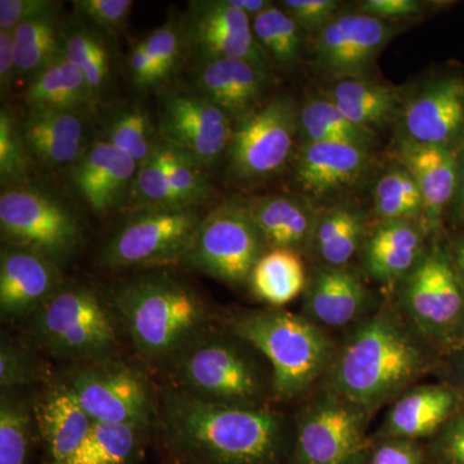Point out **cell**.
Masks as SVG:
<instances>
[{
	"mask_svg": "<svg viewBox=\"0 0 464 464\" xmlns=\"http://www.w3.org/2000/svg\"><path fill=\"white\" fill-rule=\"evenodd\" d=\"M440 353L398 307H384L357 323L334 351L325 390L371 414L411 389Z\"/></svg>",
	"mask_w": 464,
	"mask_h": 464,
	"instance_id": "obj_1",
	"label": "cell"
},
{
	"mask_svg": "<svg viewBox=\"0 0 464 464\" xmlns=\"http://www.w3.org/2000/svg\"><path fill=\"white\" fill-rule=\"evenodd\" d=\"M168 441L199 464H270L283 420L264 408L216 404L170 387L159 406Z\"/></svg>",
	"mask_w": 464,
	"mask_h": 464,
	"instance_id": "obj_2",
	"label": "cell"
},
{
	"mask_svg": "<svg viewBox=\"0 0 464 464\" xmlns=\"http://www.w3.org/2000/svg\"><path fill=\"white\" fill-rule=\"evenodd\" d=\"M119 319L148 360L176 359L207 334L209 311L197 292L166 274L136 277L114 293Z\"/></svg>",
	"mask_w": 464,
	"mask_h": 464,
	"instance_id": "obj_3",
	"label": "cell"
},
{
	"mask_svg": "<svg viewBox=\"0 0 464 464\" xmlns=\"http://www.w3.org/2000/svg\"><path fill=\"white\" fill-rule=\"evenodd\" d=\"M231 329L265 357L273 375L274 393L280 399L306 392L325 375L334 355L323 328L289 311H244L232 319Z\"/></svg>",
	"mask_w": 464,
	"mask_h": 464,
	"instance_id": "obj_4",
	"label": "cell"
},
{
	"mask_svg": "<svg viewBox=\"0 0 464 464\" xmlns=\"http://www.w3.org/2000/svg\"><path fill=\"white\" fill-rule=\"evenodd\" d=\"M246 347L240 338L203 335L173 360L174 387L216 404L261 408L273 375Z\"/></svg>",
	"mask_w": 464,
	"mask_h": 464,
	"instance_id": "obj_5",
	"label": "cell"
},
{
	"mask_svg": "<svg viewBox=\"0 0 464 464\" xmlns=\"http://www.w3.org/2000/svg\"><path fill=\"white\" fill-rule=\"evenodd\" d=\"M398 288L400 314L441 355L464 343V283L444 237L430 241Z\"/></svg>",
	"mask_w": 464,
	"mask_h": 464,
	"instance_id": "obj_6",
	"label": "cell"
},
{
	"mask_svg": "<svg viewBox=\"0 0 464 464\" xmlns=\"http://www.w3.org/2000/svg\"><path fill=\"white\" fill-rule=\"evenodd\" d=\"M36 340L52 355L81 364L112 359L118 348L114 314L94 290L63 286L33 319Z\"/></svg>",
	"mask_w": 464,
	"mask_h": 464,
	"instance_id": "obj_7",
	"label": "cell"
},
{
	"mask_svg": "<svg viewBox=\"0 0 464 464\" xmlns=\"http://www.w3.org/2000/svg\"><path fill=\"white\" fill-rule=\"evenodd\" d=\"M299 106L279 94L235 124L227 176L241 188L262 185L293 164L298 149Z\"/></svg>",
	"mask_w": 464,
	"mask_h": 464,
	"instance_id": "obj_8",
	"label": "cell"
},
{
	"mask_svg": "<svg viewBox=\"0 0 464 464\" xmlns=\"http://www.w3.org/2000/svg\"><path fill=\"white\" fill-rule=\"evenodd\" d=\"M264 235L250 215L248 199L230 197L201 219L182 264L228 285L249 282L267 252Z\"/></svg>",
	"mask_w": 464,
	"mask_h": 464,
	"instance_id": "obj_9",
	"label": "cell"
},
{
	"mask_svg": "<svg viewBox=\"0 0 464 464\" xmlns=\"http://www.w3.org/2000/svg\"><path fill=\"white\" fill-rule=\"evenodd\" d=\"M0 231L7 246L32 250L58 266L74 257L83 241L81 222L63 201L24 185L2 191Z\"/></svg>",
	"mask_w": 464,
	"mask_h": 464,
	"instance_id": "obj_10",
	"label": "cell"
},
{
	"mask_svg": "<svg viewBox=\"0 0 464 464\" xmlns=\"http://www.w3.org/2000/svg\"><path fill=\"white\" fill-rule=\"evenodd\" d=\"M203 217L198 208H136L103 246L101 261L114 270L182 262Z\"/></svg>",
	"mask_w": 464,
	"mask_h": 464,
	"instance_id": "obj_11",
	"label": "cell"
},
{
	"mask_svg": "<svg viewBox=\"0 0 464 464\" xmlns=\"http://www.w3.org/2000/svg\"><path fill=\"white\" fill-rule=\"evenodd\" d=\"M63 384L97 422L149 430L158 418L159 404L148 380L114 359L78 365Z\"/></svg>",
	"mask_w": 464,
	"mask_h": 464,
	"instance_id": "obj_12",
	"label": "cell"
},
{
	"mask_svg": "<svg viewBox=\"0 0 464 464\" xmlns=\"http://www.w3.org/2000/svg\"><path fill=\"white\" fill-rule=\"evenodd\" d=\"M404 24L389 23L357 11H343L315 34L313 66L329 82L371 78L384 48Z\"/></svg>",
	"mask_w": 464,
	"mask_h": 464,
	"instance_id": "obj_13",
	"label": "cell"
},
{
	"mask_svg": "<svg viewBox=\"0 0 464 464\" xmlns=\"http://www.w3.org/2000/svg\"><path fill=\"white\" fill-rule=\"evenodd\" d=\"M398 139L459 152L464 148V70H440L405 97Z\"/></svg>",
	"mask_w": 464,
	"mask_h": 464,
	"instance_id": "obj_14",
	"label": "cell"
},
{
	"mask_svg": "<svg viewBox=\"0 0 464 464\" xmlns=\"http://www.w3.org/2000/svg\"><path fill=\"white\" fill-rule=\"evenodd\" d=\"M368 415L325 390L298 420L299 464H356L365 449Z\"/></svg>",
	"mask_w": 464,
	"mask_h": 464,
	"instance_id": "obj_15",
	"label": "cell"
},
{
	"mask_svg": "<svg viewBox=\"0 0 464 464\" xmlns=\"http://www.w3.org/2000/svg\"><path fill=\"white\" fill-rule=\"evenodd\" d=\"M183 26L185 44L199 63L241 60L271 74L273 63L256 38L252 20L226 0L191 2Z\"/></svg>",
	"mask_w": 464,
	"mask_h": 464,
	"instance_id": "obj_16",
	"label": "cell"
},
{
	"mask_svg": "<svg viewBox=\"0 0 464 464\" xmlns=\"http://www.w3.org/2000/svg\"><path fill=\"white\" fill-rule=\"evenodd\" d=\"M234 121L199 94H169L160 115L161 141L185 152L204 169L227 157Z\"/></svg>",
	"mask_w": 464,
	"mask_h": 464,
	"instance_id": "obj_17",
	"label": "cell"
},
{
	"mask_svg": "<svg viewBox=\"0 0 464 464\" xmlns=\"http://www.w3.org/2000/svg\"><path fill=\"white\" fill-rule=\"evenodd\" d=\"M373 163V150L346 143L298 145L293 160L299 194L308 199H329L356 188Z\"/></svg>",
	"mask_w": 464,
	"mask_h": 464,
	"instance_id": "obj_18",
	"label": "cell"
},
{
	"mask_svg": "<svg viewBox=\"0 0 464 464\" xmlns=\"http://www.w3.org/2000/svg\"><path fill=\"white\" fill-rule=\"evenodd\" d=\"M393 158L413 174L423 199V227L430 240L444 237L458 188V154L451 150L396 139Z\"/></svg>",
	"mask_w": 464,
	"mask_h": 464,
	"instance_id": "obj_19",
	"label": "cell"
},
{
	"mask_svg": "<svg viewBox=\"0 0 464 464\" xmlns=\"http://www.w3.org/2000/svg\"><path fill=\"white\" fill-rule=\"evenodd\" d=\"M63 288L60 266L32 250L7 246L0 255V313L17 320L35 314Z\"/></svg>",
	"mask_w": 464,
	"mask_h": 464,
	"instance_id": "obj_20",
	"label": "cell"
},
{
	"mask_svg": "<svg viewBox=\"0 0 464 464\" xmlns=\"http://www.w3.org/2000/svg\"><path fill=\"white\" fill-rule=\"evenodd\" d=\"M372 295L355 270L316 265L304 289V316L320 328H343L368 310Z\"/></svg>",
	"mask_w": 464,
	"mask_h": 464,
	"instance_id": "obj_21",
	"label": "cell"
},
{
	"mask_svg": "<svg viewBox=\"0 0 464 464\" xmlns=\"http://www.w3.org/2000/svg\"><path fill=\"white\" fill-rule=\"evenodd\" d=\"M430 241L420 222L380 221L366 235L362 267L375 282L399 285L420 264Z\"/></svg>",
	"mask_w": 464,
	"mask_h": 464,
	"instance_id": "obj_22",
	"label": "cell"
},
{
	"mask_svg": "<svg viewBox=\"0 0 464 464\" xmlns=\"http://www.w3.org/2000/svg\"><path fill=\"white\" fill-rule=\"evenodd\" d=\"M137 169L132 158L101 140L88 146L72 164V182L85 204L103 215L130 192Z\"/></svg>",
	"mask_w": 464,
	"mask_h": 464,
	"instance_id": "obj_23",
	"label": "cell"
},
{
	"mask_svg": "<svg viewBox=\"0 0 464 464\" xmlns=\"http://www.w3.org/2000/svg\"><path fill=\"white\" fill-rule=\"evenodd\" d=\"M270 72L241 60H213L199 63L195 92L224 110L235 123L264 105Z\"/></svg>",
	"mask_w": 464,
	"mask_h": 464,
	"instance_id": "obj_24",
	"label": "cell"
},
{
	"mask_svg": "<svg viewBox=\"0 0 464 464\" xmlns=\"http://www.w3.org/2000/svg\"><path fill=\"white\" fill-rule=\"evenodd\" d=\"M464 408L462 399L450 384L411 386L391 405L381 435L384 439L432 438L445 423Z\"/></svg>",
	"mask_w": 464,
	"mask_h": 464,
	"instance_id": "obj_25",
	"label": "cell"
},
{
	"mask_svg": "<svg viewBox=\"0 0 464 464\" xmlns=\"http://www.w3.org/2000/svg\"><path fill=\"white\" fill-rule=\"evenodd\" d=\"M250 215L268 249L308 252L322 210L302 194H270L249 198Z\"/></svg>",
	"mask_w": 464,
	"mask_h": 464,
	"instance_id": "obj_26",
	"label": "cell"
},
{
	"mask_svg": "<svg viewBox=\"0 0 464 464\" xmlns=\"http://www.w3.org/2000/svg\"><path fill=\"white\" fill-rule=\"evenodd\" d=\"M20 130L30 158L44 167L74 164L87 149L79 111L29 110Z\"/></svg>",
	"mask_w": 464,
	"mask_h": 464,
	"instance_id": "obj_27",
	"label": "cell"
},
{
	"mask_svg": "<svg viewBox=\"0 0 464 464\" xmlns=\"http://www.w3.org/2000/svg\"><path fill=\"white\" fill-rule=\"evenodd\" d=\"M322 92L351 121L375 133L399 121L405 100L399 88L373 78L329 82Z\"/></svg>",
	"mask_w": 464,
	"mask_h": 464,
	"instance_id": "obj_28",
	"label": "cell"
},
{
	"mask_svg": "<svg viewBox=\"0 0 464 464\" xmlns=\"http://www.w3.org/2000/svg\"><path fill=\"white\" fill-rule=\"evenodd\" d=\"M35 420L51 464H69L90 435L94 422L63 384L41 400L35 409Z\"/></svg>",
	"mask_w": 464,
	"mask_h": 464,
	"instance_id": "obj_29",
	"label": "cell"
},
{
	"mask_svg": "<svg viewBox=\"0 0 464 464\" xmlns=\"http://www.w3.org/2000/svg\"><path fill=\"white\" fill-rule=\"evenodd\" d=\"M368 217L353 204H337L322 210L310 250L317 265L347 267L362 252L368 235Z\"/></svg>",
	"mask_w": 464,
	"mask_h": 464,
	"instance_id": "obj_30",
	"label": "cell"
},
{
	"mask_svg": "<svg viewBox=\"0 0 464 464\" xmlns=\"http://www.w3.org/2000/svg\"><path fill=\"white\" fill-rule=\"evenodd\" d=\"M24 100L29 110L66 111H81L96 101L84 76L63 52L33 76Z\"/></svg>",
	"mask_w": 464,
	"mask_h": 464,
	"instance_id": "obj_31",
	"label": "cell"
},
{
	"mask_svg": "<svg viewBox=\"0 0 464 464\" xmlns=\"http://www.w3.org/2000/svg\"><path fill=\"white\" fill-rule=\"evenodd\" d=\"M378 133L351 121L323 92L299 106L298 145L346 143L373 150Z\"/></svg>",
	"mask_w": 464,
	"mask_h": 464,
	"instance_id": "obj_32",
	"label": "cell"
},
{
	"mask_svg": "<svg viewBox=\"0 0 464 464\" xmlns=\"http://www.w3.org/2000/svg\"><path fill=\"white\" fill-rule=\"evenodd\" d=\"M307 280L306 267L299 253L268 249L253 268L248 284L256 297L280 307L304 292Z\"/></svg>",
	"mask_w": 464,
	"mask_h": 464,
	"instance_id": "obj_33",
	"label": "cell"
},
{
	"mask_svg": "<svg viewBox=\"0 0 464 464\" xmlns=\"http://www.w3.org/2000/svg\"><path fill=\"white\" fill-rule=\"evenodd\" d=\"M14 41L17 74L33 78L63 53L65 33L61 29L58 7L18 26Z\"/></svg>",
	"mask_w": 464,
	"mask_h": 464,
	"instance_id": "obj_34",
	"label": "cell"
},
{
	"mask_svg": "<svg viewBox=\"0 0 464 464\" xmlns=\"http://www.w3.org/2000/svg\"><path fill=\"white\" fill-rule=\"evenodd\" d=\"M373 213L380 221H413L423 226V199L413 174L396 161L372 188Z\"/></svg>",
	"mask_w": 464,
	"mask_h": 464,
	"instance_id": "obj_35",
	"label": "cell"
},
{
	"mask_svg": "<svg viewBox=\"0 0 464 464\" xmlns=\"http://www.w3.org/2000/svg\"><path fill=\"white\" fill-rule=\"evenodd\" d=\"M148 429L133 424L97 422L69 464H132Z\"/></svg>",
	"mask_w": 464,
	"mask_h": 464,
	"instance_id": "obj_36",
	"label": "cell"
},
{
	"mask_svg": "<svg viewBox=\"0 0 464 464\" xmlns=\"http://www.w3.org/2000/svg\"><path fill=\"white\" fill-rule=\"evenodd\" d=\"M253 32L273 65L295 69L302 57L304 30L279 5H271L252 20Z\"/></svg>",
	"mask_w": 464,
	"mask_h": 464,
	"instance_id": "obj_37",
	"label": "cell"
},
{
	"mask_svg": "<svg viewBox=\"0 0 464 464\" xmlns=\"http://www.w3.org/2000/svg\"><path fill=\"white\" fill-rule=\"evenodd\" d=\"M105 141L132 158L140 167L157 151L161 139L159 141L148 111L141 105H128L109 116Z\"/></svg>",
	"mask_w": 464,
	"mask_h": 464,
	"instance_id": "obj_38",
	"label": "cell"
},
{
	"mask_svg": "<svg viewBox=\"0 0 464 464\" xmlns=\"http://www.w3.org/2000/svg\"><path fill=\"white\" fill-rule=\"evenodd\" d=\"M63 54L84 76L94 99L108 87L111 75V56L99 34L87 27H74L65 34Z\"/></svg>",
	"mask_w": 464,
	"mask_h": 464,
	"instance_id": "obj_39",
	"label": "cell"
},
{
	"mask_svg": "<svg viewBox=\"0 0 464 464\" xmlns=\"http://www.w3.org/2000/svg\"><path fill=\"white\" fill-rule=\"evenodd\" d=\"M33 436L32 411L8 395L0 401V464H26Z\"/></svg>",
	"mask_w": 464,
	"mask_h": 464,
	"instance_id": "obj_40",
	"label": "cell"
},
{
	"mask_svg": "<svg viewBox=\"0 0 464 464\" xmlns=\"http://www.w3.org/2000/svg\"><path fill=\"white\" fill-rule=\"evenodd\" d=\"M163 143L174 203L177 207L198 208L212 192L206 170L185 152Z\"/></svg>",
	"mask_w": 464,
	"mask_h": 464,
	"instance_id": "obj_41",
	"label": "cell"
},
{
	"mask_svg": "<svg viewBox=\"0 0 464 464\" xmlns=\"http://www.w3.org/2000/svg\"><path fill=\"white\" fill-rule=\"evenodd\" d=\"M130 195L136 208L177 207L168 179L163 141L152 157L137 169Z\"/></svg>",
	"mask_w": 464,
	"mask_h": 464,
	"instance_id": "obj_42",
	"label": "cell"
},
{
	"mask_svg": "<svg viewBox=\"0 0 464 464\" xmlns=\"http://www.w3.org/2000/svg\"><path fill=\"white\" fill-rule=\"evenodd\" d=\"M30 155L20 127L7 109L0 111V179L7 188L21 186L29 173Z\"/></svg>",
	"mask_w": 464,
	"mask_h": 464,
	"instance_id": "obj_43",
	"label": "cell"
},
{
	"mask_svg": "<svg viewBox=\"0 0 464 464\" xmlns=\"http://www.w3.org/2000/svg\"><path fill=\"white\" fill-rule=\"evenodd\" d=\"M44 371L16 342L3 337L0 343V387L11 390L43 380Z\"/></svg>",
	"mask_w": 464,
	"mask_h": 464,
	"instance_id": "obj_44",
	"label": "cell"
},
{
	"mask_svg": "<svg viewBox=\"0 0 464 464\" xmlns=\"http://www.w3.org/2000/svg\"><path fill=\"white\" fill-rule=\"evenodd\" d=\"M76 14L105 33H118L132 11V0H75Z\"/></svg>",
	"mask_w": 464,
	"mask_h": 464,
	"instance_id": "obj_45",
	"label": "cell"
},
{
	"mask_svg": "<svg viewBox=\"0 0 464 464\" xmlns=\"http://www.w3.org/2000/svg\"><path fill=\"white\" fill-rule=\"evenodd\" d=\"M284 9L304 33L317 34L343 11V3L338 0H283Z\"/></svg>",
	"mask_w": 464,
	"mask_h": 464,
	"instance_id": "obj_46",
	"label": "cell"
},
{
	"mask_svg": "<svg viewBox=\"0 0 464 464\" xmlns=\"http://www.w3.org/2000/svg\"><path fill=\"white\" fill-rule=\"evenodd\" d=\"M141 43L146 53L154 61L163 79H166L173 72L181 56V32L172 21H169L166 25L158 27L149 34Z\"/></svg>",
	"mask_w": 464,
	"mask_h": 464,
	"instance_id": "obj_47",
	"label": "cell"
},
{
	"mask_svg": "<svg viewBox=\"0 0 464 464\" xmlns=\"http://www.w3.org/2000/svg\"><path fill=\"white\" fill-rule=\"evenodd\" d=\"M442 3L422 2V0H364L356 5V9L368 16L389 21V23L404 24L427 14L431 8L441 7Z\"/></svg>",
	"mask_w": 464,
	"mask_h": 464,
	"instance_id": "obj_48",
	"label": "cell"
},
{
	"mask_svg": "<svg viewBox=\"0 0 464 464\" xmlns=\"http://www.w3.org/2000/svg\"><path fill=\"white\" fill-rule=\"evenodd\" d=\"M432 438L433 453L441 464H464V408Z\"/></svg>",
	"mask_w": 464,
	"mask_h": 464,
	"instance_id": "obj_49",
	"label": "cell"
},
{
	"mask_svg": "<svg viewBox=\"0 0 464 464\" xmlns=\"http://www.w3.org/2000/svg\"><path fill=\"white\" fill-rule=\"evenodd\" d=\"M50 0H2L0 2V30L14 33L24 23L56 9Z\"/></svg>",
	"mask_w": 464,
	"mask_h": 464,
	"instance_id": "obj_50",
	"label": "cell"
},
{
	"mask_svg": "<svg viewBox=\"0 0 464 464\" xmlns=\"http://www.w3.org/2000/svg\"><path fill=\"white\" fill-rule=\"evenodd\" d=\"M371 464H422V451L411 440L386 439L375 449Z\"/></svg>",
	"mask_w": 464,
	"mask_h": 464,
	"instance_id": "obj_51",
	"label": "cell"
},
{
	"mask_svg": "<svg viewBox=\"0 0 464 464\" xmlns=\"http://www.w3.org/2000/svg\"><path fill=\"white\" fill-rule=\"evenodd\" d=\"M128 63H130V76H132V81L139 87H152V85L164 81L158 66L155 65L154 61L146 53L142 43H139L130 52Z\"/></svg>",
	"mask_w": 464,
	"mask_h": 464,
	"instance_id": "obj_52",
	"label": "cell"
},
{
	"mask_svg": "<svg viewBox=\"0 0 464 464\" xmlns=\"http://www.w3.org/2000/svg\"><path fill=\"white\" fill-rule=\"evenodd\" d=\"M14 75H17V67L14 33L0 30V88L3 94L11 90Z\"/></svg>",
	"mask_w": 464,
	"mask_h": 464,
	"instance_id": "obj_53",
	"label": "cell"
},
{
	"mask_svg": "<svg viewBox=\"0 0 464 464\" xmlns=\"http://www.w3.org/2000/svg\"><path fill=\"white\" fill-rule=\"evenodd\" d=\"M445 357L447 383L459 393L464 404V343L442 355Z\"/></svg>",
	"mask_w": 464,
	"mask_h": 464,
	"instance_id": "obj_54",
	"label": "cell"
},
{
	"mask_svg": "<svg viewBox=\"0 0 464 464\" xmlns=\"http://www.w3.org/2000/svg\"><path fill=\"white\" fill-rule=\"evenodd\" d=\"M444 240L451 261L464 283V222L449 226L445 230Z\"/></svg>",
	"mask_w": 464,
	"mask_h": 464,
	"instance_id": "obj_55",
	"label": "cell"
},
{
	"mask_svg": "<svg viewBox=\"0 0 464 464\" xmlns=\"http://www.w3.org/2000/svg\"><path fill=\"white\" fill-rule=\"evenodd\" d=\"M464 222V148L458 152V188L456 198L449 210L447 227ZM447 230V228H445Z\"/></svg>",
	"mask_w": 464,
	"mask_h": 464,
	"instance_id": "obj_56",
	"label": "cell"
},
{
	"mask_svg": "<svg viewBox=\"0 0 464 464\" xmlns=\"http://www.w3.org/2000/svg\"><path fill=\"white\" fill-rule=\"evenodd\" d=\"M232 8L237 9L241 14H246L253 20L274 5L270 0H226Z\"/></svg>",
	"mask_w": 464,
	"mask_h": 464,
	"instance_id": "obj_57",
	"label": "cell"
}]
</instances>
